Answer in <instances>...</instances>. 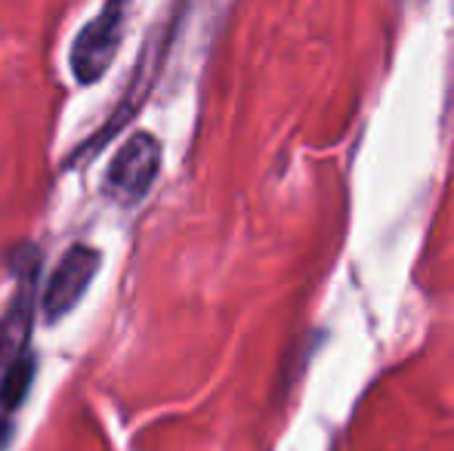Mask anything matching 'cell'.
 Wrapping results in <instances>:
<instances>
[{
    "label": "cell",
    "instance_id": "cell-3",
    "mask_svg": "<svg viewBox=\"0 0 454 451\" xmlns=\"http://www.w3.org/2000/svg\"><path fill=\"white\" fill-rule=\"evenodd\" d=\"M124 10L127 0H108L99 12L84 25L72 47V72L81 84H93L108 72L112 59L118 56L121 37H124Z\"/></svg>",
    "mask_w": 454,
    "mask_h": 451
},
{
    "label": "cell",
    "instance_id": "cell-1",
    "mask_svg": "<svg viewBox=\"0 0 454 451\" xmlns=\"http://www.w3.org/2000/svg\"><path fill=\"white\" fill-rule=\"evenodd\" d=\"M31 294H35V272L12 300L6 319L0 322V436H4L10 411H16L22 402V393L31 377V362L25 355V340L31 331Z\"/></svg>",
    "mask_w": 454,
    "mask_h": 451
},
{
    "label": "cell",
    "instance_id": "cell-2",
    "mask_svg": "<svg viewBox=\"0 0 454 451\" xmlns=\"http://www.w3.org/2000/svg\"><path fill=\"white\" fill-rule=\"evenodd\" d=\"M158 170H161V143L152 133H133L108 164L102 189L114 205L130 207L145 198Z\"/></svg>",
    "mask_w": 454,
    "mask_h": 451
},
{
    "label": "cell",
    "instance_id": "cell-4",
    "mask_svg": "<svg viewBox=\"0 0 454 451\" xmlns=\"http://www.w3.org/2000/svg\"><path fill=\"white\" fill-rule=\"evenodd\" d=\"M99 251L87 245H74L66 251V257L56 263L53 276L43 291V315L50 322H59L62 315H68L78 300L84 297V291L90 288L96 269H99Z\"/></svg>",
    "mask_w": 454,
    "mask_h": 451
}]
</instances>
